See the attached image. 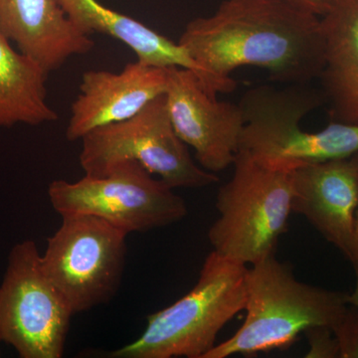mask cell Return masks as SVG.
<instances>
[{"label":"cell","instance_id":"9","mask_svg":"<svg viewBox=\"0 0 358 358\" xmlns=\"http://www.w3.org/2000/svg\"><path fill=\"white\" fill-rule=\"evenodd\" d=\"M72 310L45 273L31 240L11 249L0 285V339L22 358L64 355Z\"/></svg>","mask_w":358,"mask_h":358},{"label":"cell","instance_id":"6","mask_svg":"<svg viewBox=\"0 0 358 358\" xmlns=\"http://www.w3.org/2000/svg\"><path fill=\"white\" fill-rule=\"evenodd\" d=\"M81 141L79 159L85 176H102L122 162H138L173 189L206 187L219 181L215 173L195 164L176 134L166 95L131 119L96 129Z\"/></svg>","mask_w":358,"mask_h":358},{"label":"cell","instance_id":"14","mask_svg":"<svg viewBox=\"0 0 358 358\" xmlns=\"http://www.w3.org/2000/svg\"><path fill=\"white\" fill-rule=\"evenodd\" d=\"M324 32L322 95L336 122L358 124V1L334 4L320 16Z\"/></svg>","mask_w":358,"mask_h":358},{"label":"cell","instance_id":"17","mask_svg":"<svg viewBox=\"0 0 358 358\" xmlns=\"http://www.w3.org/2000/svg\"><path fill=\"white\" fill-rule=\"evenodd\" d=\"M331 329L338 341L339 357L358 358L357 308L348 305Z\"/></svg>","mask_w":358,"mask_h":358},{"label":"cell","instance_id":"3","mask_svg":"<svg viewBox=\"0 0 358 358\" xmlns=\"http://www.w3.org/2000/svg\"><path fill=\"white\" fill-rule=\"evenodd\" d=\"M246 289L243 324L204 358L287 350L310 327H333L348 307V294L299 281L275 254L249 266Z\"/></svg>","mask_w":358,"mask_h":358},{"label":"cell","instance_id":"4","mask_svg":"<svg viewBox=\"0 0 358 358\" xmlns=\"http://www.w3.org/2000/svg\"><path fill=\"white\" fill-rule=\"evenodd\" d=\"M248 267L212 251L199 281L173 305L148 315L145 331L110 358H204L221 329L246 305Z\"/></svg>","mask_w":358,"mask_h":358},{"label":"cell","instance_id":"11","mask_svg":"<svg viewBox=\"0 0 358 358\" xmlns=\"http://www.w3.org/2000/svg\"><path fill=\"white\" fill-rule=\"evenodd\" d=\"M166 87V69L140 61L129 63L119 73H84L79 96L71 107L68 141L82 140L96 129L131 119L164 95Z\"/></svg>","mask_w":358,"mask_h":358},{"label":"cell","instance_id":"16","mask_svg":"<svg viewBox=\"0 0 358 358\" xmlns=\"http://www.w3.org/2000/svg\"><path fill=\"white\" fill-rule=\"evenodd\" d=\"M48 75L36 61L15 50L0 30V128L38 126L58 119L47 103Z\"/></svg>","mask_w":358,"mask_h":358},{"label":"cell","instance_id":"23","mask_svg":"<svg viewBox=\"0 0 358 358\" xmlns=\"http://www.w3.org/2000/svg\"><path fill=\"white\" fill-rule=\"evenodd\" d=\"M1 343H2L1 339H0V357H1Z\"/></svg>","mask_w":358,"mask_h":358},{"label":"cell","instance_id":"18","mask_svg":"<svg viewBox=\"0 0 358 358\" xmlns=\"http://www.w3.org/2000/svg\"><path fill=\"white\" fill-rule=\"evenodd\" d=\"M308 343L307 358H338L339 348L331 327L317 326L310 327L303 333Z\"/></svg>","mask_w":358,"mask_h":358},{"label":"cell","instance_id":"2","mask_svg":"<svg viewBox=\"0 0 358 358\" xmlns=\"http://www.w3.org/2000/svg\"><path fill=\"white\" fill-rule=\"evenodd\" d=\"M322 96L308 84L248 90L239 103L244 127L238 150L261 166L285 173L357 155L358 124L331 122L317 133L301 128V120L320 107Z\"/></svg>","mask_w":358,"mask_h":358},{"label":"cell","instance_id":"13","mask_svg":"<svg viewBox=\"0 0 358 358\" xmlns=\"http://www.w3.org/2000/svg\"><path fill=\"white\" fill-rule=\"evenodd\" d=\"M0 30L48 73L95 46L59 0H0Z\"/></svg>","mask_w":358,"mask_h":358},{"label":"cell","instance_id":"19","mask_svg":"<svg viewBox=\"0 0 358 358\" xmlns=\"http://www.w3.org/2000/svg\"><path fill=\"white\" fill-rule=\"evenodd\" d=\"M288 1L319 16L324 15L333 7L331 0H288Z\"/></svg>","mask_w":358,"mask_h":358},{"label":"cell","instance_id":"1","mask_svg":"<svg viewBox=\"0 0 358 358\" xmlns=\"http://www.w3.org/2000/svg\"><path fill=\"white\" fill-rule=\"evenodd\" d=\"M178 43L215 96L236 89L238 68H261L289 85L310 83L324 66L320 16L288 0H223L212 15L190 21Z\"/></svg>","mask_w":358,"mask_h":358},{"label":"cell","instance_id":"20","mask_svg":"<svg viewBox=\"0 0 358 358\" xmlns=\"http://www.w3.org/2000/svg\"><path fill=\"white\" fill-rule=\"evenodd\" d=\"M355 159H357L358 164V152L355 155ZM350 263H352L353 268H355V274L358 275V204L357 211H355V230H353V241L352 248V255L350 258Z\"/></svg>","mask_w":358,"mask_h":358},{"label":"cell","instance_id":"10","mask_svg":"<svg viewBox=\"0 0 358 358\" xmlns=\"http://www.w3.org/2000/svg\"><path fill=\"white\" fill-rule=\"evenodd\" d=\"M167 110L180 140L205 171L216 173L234 162L244 127L239 103L221 102L192 71L166 68Z\"/></svg>","mask_w":358,"mask_h":358},{"label":"cell","instance_id":"12","mask_svg":"<svg viewBox=\"0 0 358 358\" xmlns=\"http://www.w3.org/2000/svg\"><path fill=\"white\" fill-rule=\"evenodd\" d=\"M292 212L300 214L348 260L358 204L355 155L300 167L292 173Z\"/></svg>","mask_w":358,"mask_h":358},{"label":"cell","instance_id":"7","mask_svg":"<svg viewBox=\"0 0 358 358\" xmlns=\"http://www.w3.org/2000/svg\"><path fill=\"white\" fill-rule=\"evenodd\" d=\"M138 162H122L102 176L52 181L48 196L61 216H95L127 234L166 227L187 214L185 199Z\"/></svg>","mask_w":358,"mask_h":358},{"label":"cell","instance_id":"8","mask_svg":"<svg viewBox=\"0 0 358 358\" xmlns=\"http://www.w3.org/2000/svg\"><path fill=\"white\" fill-rule=\"evenodd\" d=\"M128 235L95 216H62L41 261L73 315L107 303L119 291Z\"/></svg>","mask_w":358,"mask_h":358},{"label":"cell","instance_id":"22","mask_svg":"<svg viewBox=\"0 0 358 358\" xmlns=\"http://www.w3.org/2000/svg\"><path fill=\"white\" fill-rule=\"evenodd\" d=\"M358 1V0H331V4L341 3V2Z\"/></svg>","mask_w":358,"mask_h":358},{"label":"cell","instance_id":"21","mask_svg":"<svg viewBox=\"0 0 358 358\" xmlns=\"http://www.w3.org/2000/svg\"><path fill=\"white\" fill-rule=\"evenodd\" d=\"M348 305L357 308L358 310V275H357V285H355V291L352 294H348Z\"/></svg>","mask_w":358,"mask_h":358},{"label":"cell","instance_id":"15","mask_svg":"<svg viewBox=\"0 0 358 358\" xmlns=\"http://www.w3.org/2000/svg\"><path fill=\"white\" fill-rule=\"evenodd\" d=\"M59 2L70 20L86 34L101 33L119 40L134 51L138 61L143 64L192 71L204 87L203 72L178 42H173L134 18L102 6L96 0Z\"/></svg>","mask_w":358,"mask_h":358},{"label":"cell","instance_id":"5","mask_svg":"<svg viewBox=\"0 0 358 358\" xmlns=\"http://www.w3.org/2000/svg\"><path fill=\"white\" fill-rule=\"evenodd\" d=\"M232 178L219 189V217L208 230L213 251L243 265L274 255L288 232L292 173L273 171L238 150Z\"/></svg>","mask_w":358,"mask_h":358}]
</instances>
